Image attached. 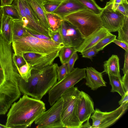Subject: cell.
Here are the masks:
<instances>
[{"label": "cell", "mask_w": 128, "mask_h": 128, "mask_svg": "<svg viewBox=\"0 0 128 128\" xmlns=\"http://www.w3.org/2000/svg\"><path fill=\"white\" fill-rule=\"evenodd\" d=\"M46 110L43 101L24 94L12 105L7 115L5 126L7 128L30 127Z\"/></svg>", "instance_id": "obj_1"}, {"label": "cell", "mask_w": 128, "mask_h": 128, "mask_svg": "<svg viewBox=\"0 0 128 128\" xmlns=\"http://www.w3.org/2000/svg\"><path fill=\"white\" fill-rule=\"evenodd\" d=\"M56 63L52 64L41 70L32 69L27 82L21 77L19 86L24 94L41 100L57 82Z\"/></svg>", "instance_id": "obj_2"}, {"label": "cell", "mask_w": 128, "mask_h": 128, "mask_svg": "<svg viewBox=\"0 0 128 128\" xmlns=\"http://www.w3.org/2000/svg\"><path fill=\"white\" fill-rule=\"evenodd\" d=\"M16 68L0 64V115L5 114L21 95L20 76Z\"/></svg>", "instance_id": "obj_3"}, {"label": "cell", "mask_w": 128, "mask_h": 128, "mask_svg": "<svg viewBox=\"0 0 128 128\" xmlns=\"http://www.w3.org/2000/svg\"><path fill=\"white\" fill-rule=\"evenodd\" d=\"M14 53L23 56L25 53L33 52L48 55L59 53L64 46L52 40H46L39 39L30 34L28 32L25 35L12 42Z\"/></svg>", "instance_id": "obj_4"}, {"label": "cell", "mask_w": 128, "mask_h": 128, "mask_svg": "<svg viewBox=\"0 0 128 128\" xmlns=\"http://www.w3.org/2000/svg\"><path fill=\"white\" fill-rule=\"evenodd\" d=\"M63 19L76 28L84 39L102 26L99 15L86 8L66 15Z\"/></svg>", "instance_id": "obj_5"}, {"label": "cell", "mask_w": 128, "mask_h": 128, "mask_svg": "<svg viewBox=\"0 0 128 128\" xmlns=\"http://www.w3.org/2000/svg\"><path fill=\"white\" fill-rule=\"evenodd\" d=\"M80 91L77 87L73 86L66 90L61 96L63 100L61 121L64 128H81L78 110Z\"/></svg>", "instance_id": "obj_6"}, {"label": "cell", "mask_w": 128, "mask_h": 128, "mask_svg": "<svg viewBox=\"0 0 128 128\" xmlns=\"http://www.w3.org/2000/svg\"><path fill=\"white\" fill-rule=\"evenodd\" d=\"M86 76V68H74L62 79L57 82L48 92L50 105H52L66 90L85 78Z\"/></svg>", "instance_id": "obj_7"}, {"label": "cell", "mask_w": 128, "mask_h": 128, "mask_svg": "<svg viewBox=\"0 0 128 128\" xmlns=\"http://www.w3.org/2000/svg\"><path fill=\"white\" fill-rule=\"evenodd\" d=\"M63 100L61 97L34 121L37 128H64L61 121Z\"/></svg>", "instance_id": "obj_8"}, {"label": "cell", "mask_w": 128, "mask_h": 128, "mask_svg": "<svg viewBox=\"0 0 128 128\" xmlns=\"http://www.w3.org/2000/svg\"><path fill=\"white\" fill-rule=\"evenodd\" d=\"M128 108V102L120 105L116 109L110 112H103L96 108L90 117L92 120L91 128H105L109 127L123 115Z\"/></svg>", "instance_id": "obj_9"}, {"label": "cell", "mask_w": 128, "mask_h": 128, "mask_svg": "<svg viewBox=\"0 0 128 128\" xmlns=\"http://www.w3.org/2000/svg\"><path fill=\"white\" fill-rule=\"evenodd\" d=\"M112 4L109 1L102 8L99 15L102 26L110 32H117L122 24L124 16L117 10L112 8Z\"/></svg>", "instance_id": "obj_10"}, {"label": "cell", "mask_w": 128, "mask_h": 128, "mask_svg": "<svg viewBox=\"0 0 128 128\" xmlns=\"http://www.w3.org/2000/svg\"><path fill=\"white\" fill-rule=\"evenodd\" d=\"M78 118L82 125L84 122L89 120L91 114L94 113V102L88 94L81 91L78 100Z\"/></svg>", "instance_id": "obj_11"}, {"label": "cell", "mask_w": 128, "mask_h": 128, "mask_svg": "<svg viewBox=\"0 0 128 128\" xmlns=\"http://www.w3.org/2000/svg\"><path fill=\"white\" fill-rule=\"evenodd\" d=\"M59 54L56 53L45 55L28 52L24 54L23 56L26 62L31 64L32 69L41 70L52 64Z\"/></svg>", "instance_id": "obj_12"}, {"label": "cell", "mask_w": 128, "mask_h": 128, "mask_svg": "<svg viewBox=\"0 0 128 128\" xmlns=\"http://www.w3.org/2000/svg\"><path fill=\"white\" fill-rule=\"evenodd\" d=\"M112 33L102 26L89 36L84 39L76 52L81 53L92 48L104 38Z\"/></svg>", "instance_id": "obj_13"}, {"label": "cell", "mask_w": 128, "mask_h": 128, "mask_svg": "<svg viewBox=\"0 0 128 128\" xmlns=\"http://www.w3.org/2000/svg\"><path fill=\"white\" fill-rule=\"evenodd\" d=\"M86 68V85L94 90L99 88L106 86V82L103 79L102 72H99L92 67Z\"/></svg>", "instance_id": "obj_14"}, {"label": "cell", "mask_w": 128, "mask_h": 128, "mask_svg": "<svg viewBox=\"0 0 128 128\" xmlns=\"http://www.w3.org/2000/svg\"><path fill=\"white\" fill-rule=\"evenodd\" d=\"M86 8L76 0H64L52 13L63 17L70 14Z\"/></svg>", "instance_id": "obj_15"}, {"label": "cell", "mask_w": 128, "mask_h": 128, "mask_svg": "<svg viewBox=\"0 0 128 128\" xmlns=\"http://www.w3.org/2000/svg\"><path fill=\"white\" fill-rule=\"evenodd\" d=\"M26 0L40 23L48 30L50 38L52 32L46 17V10L44 6V0Z\"/></svg>", "instance_id": "obj_16"}, {"label": "cell", "mask_w": 128, "mask_h": 128, "mask_svg": "<svg viewBox=\"0 0 128 128\" xmlns=\"http://www.w3.org/2000/svg\"><path fill=\"white\" fill-rule=\"evenodd\" d=\"M119 58L116 55H112L104 62L103 73L117 76L121 78L120 72Z\"/></svg>", "instance_id": "obj_17"}, {"label": "cell", "mask_w": 128, "mask_h": 128, "mask_svg": "<svg viewBox=\"0 0 128 128\" xmlns=\"http://www.w3.org/2000/svg\"><path fill=\"white\" fill-rule=\"evenodd\" d=\"M65 21L66 26L67 34L70 46L76 50L80 45L84 39L76 28L68 22Z\"/></svg>", "instance_id": "obj_18"}, {"label": "cell", "mask_w": 128, "mask_h": 128, "mask_svg": "<svg viewBox=\"0 0 128 128\" xmlns=\"http://www.w3.org/2000/svg\"><path fill=\"white\" fill-rule=\"evenodd\" d=\"M13 19L10 17L3 15L0 34L8 43L12 42Z\"/></svg>", "instance_id": "obj_19"}, {"label": "cell", "mask_w": 128, "mask_h": 128, "mask_svg": "<svg viewBox=\"0 0 128 128\" xmlns=\"http://www.w3.org/2000/svg\"><path fill=\"white\" fill-rule=\"evenodd\" d=\"M28 32L21 20H13L12 42L22 37Z\"/></svg>", "instance_id": "obj_20"}, {"label": "cell", "mask_w": 128, "mask_h": 128, "mask_svg": "<svg viewBox=\"0 0 128 128\" xmlns=\"http://www.w3.org/2000/svg\"><path fill=\"white\" fill-rule=\"evenodd\" d=\"M47 20L52 32L58 31L61 26L63 19L60 16L46 11Z\"/></svg>", "instance_id": "obj_21"}, {"label": "cell", "mask_w": 128, "mask_h": 128, "mask_svg": "<svg viewBox=\"0 0 128 128\" xmlns=\"http://www.w3.org/2000/svg\"><path fill=\"white\" fill-rule=\"evenodd\" d=\"M110 83L112 86L110 92H116L122 96L126 93L123 86L121 78L118 77L110 74H108Z\"/></svg>", "instance_id": "obj_22"}, {"label": "cell", "mask_w": 128, "mask_h": 128, "mask_svg": "<svg viewBox=\"0 0 128 128\" xmlns=\"http://www.w3.org/2000/svg\"><path fill=\"white\" fill-rule=\"evenodd\" d=\"M0 6L3 15L10 17L13 20H21L16 5L12 4Z\"/></svg>", "instance_id": "obj_23"}, {"label": "cell", "mask_w": 128, "mask_h": 128, "mask_svg": "<svg viewBox=\"0 0 128 128\" xmlns=\"http://www.w3.org/2000/svg\"><path fill=\"white\" fill-rule=\"evenodd\" d=\"M76 49L72 46H64L60 51L58 57L62 64H67Z\"/></svg>", "instance_id": "obj_24"}, {"label": "cell", "mask_w": 128, "mask_h": 128, "mask_svg": "<svg viewBox=\"0 0 128 128\" xmlns=\"http://www.w3.org/2000/svg\"><path fill=\"white\" fill-rule=\"evenodd\" d=\"M117 32L118 40L128 44V16H124L123 23Z\"/></svg>", "instance_id": "obj_25"}, {"label": "cell", "mask_w": 128, "mask_h": 128, "mask_svg": "<svg viewBox=\"0 0 128 128\" xmlns=\"http://www.w3.org/2000/svg\"><path fill=\"white\" fill-rule=\"evenodd\" d=\"M76 0L97 14L99 15L102 11V8L98 5L94 0Z\"/></svg>", "instance_id": "obj_26"}, {"label": "cell", "mask_w": 128, "mask_h": 128, "mask_svg": "<svg viewBox=\"0 0 128 128\" xmlns=\"http://www.w3.org/2000/svg\"><path fill=\"white\" fill-rule=\"evenodd\" d=\"M116 36L111 34L104 38L93 47L97 52L102 50L109 44L112 42L116 39Z\"/></svg>", "instance_id": "obj_27"}, {"label": "cell", "mask_w": 128, "mask_h": 128, "mask_svg": "<svg viewBox=\"0 0 128 128\" xmlns=\"http://www.w3.org/2000/svg\"><path fill=\"white\" fill-rule=\"evenodd\" d=\"M16 70L22 78L26 82H27L31 75L32 70L31 64L26 62L25 64Z\"/></svg>", "instance_id": "obj_28"}, {"label": "cell", "mask_w": 128, "mask_h": 128, "mask_svg": "<svg viewBox=\"0 0 128 128\" xmlns=\"http://www.w3.org/2000/svg\"><path fill=\"white\" fill-rule=\"evenodd\" d=\"M59 31L64 46H71L67 34L65 22L64 20L62 21L61 26Z\"/></svg>", "instance_id": "obj_29"}, {"label": "cell", "mask_w": 128, "mask_h": 128, "mask_svg": "<svg viewBox=\"0 0 128 128\" xmlns=\"http://www.w3.org/2000/svg\"><path fill=\"white\" fill-rule=\"evenodd\" d=\"M61 2L44 0V6L46 11L52 13L58 6Z\"/></svg>", "instance_id": "obj_30"}, {"label": "cell", "mask_w": 128, "mask_h": 128, "mask_svg": "<svg viewBox=\"0 0 128 128\" xmlns=\"http://www.w3.org/2000/svg\"><path fill=\"white\" fill-rule=\"evenodd\" d=\"M57 79L59 81L64 78L68 73L67 64H64L60 66H58L56 69Z\"/></svg>", "instance_id": "obj_31"}, {"label": "cell", "mask_w": 128, "mask_h": 128, "mask_svg": "<svg viewBox=\"0 0 128 128\" xmlns=\"http://www.w3.org/2000/svg\"><path fill=\"white\" fill-rule=\"evenodd\" d=\"M12 60L16 69L25 64L26 63L23 56L12 54Z\"/></svg>", "instance_id": "obj_32"}, {"label": "cell", "mask_w": 128, "mask_h": 128, "mask_svg": "<svg viewBox=\"0 0 128 128\" xmlns=\"http://www.w3.org/2000/svg\"><path fill=\"white\" fill-rule=\"evenodd\" d=\"M78 58V56L77 52H75L73 53L67 63L68 73L73 70L75 63Z\"/></svg>", "instance_id": "obj_33"}, {"label": "cell", "mask_w": 128, "mask_h": 128, "mask_svg": "<svg viewBox=\"0 0 128 128\" xmlns=\"http://www.w3.org/2000/svg\"><path fill=\"white\" fill-rule=\"evenodd\" d=\"M98 53V52L92 48L81 53V54L82 57L89 58L92 60L93 57Z\"/></svg>", "instance_id": "obj_34"}, {"label": "cell", "mask_w": 128, "mask_h": 128, "mask_svg": "<svg viewBox=\"0 0 128 128\" xmlns=\"http://www.w3.org/2000/svg\"><path fill=\"white\" fill-rule=\"evenodd\" d=\"M116 10L122 14L124 16H128V4L120 3Z\"/></svg>", "instance_id": "obj_35"}, {"label": "cell", "mask_w": 128, "mask_h": 128, "mask_svg": "<svg viewBox=\"0 0 128 128\" xmlns=\"http://www.w3.org/2000/svg\"><path fill=\"white\" fill-rule=\"evenodd\" d=\"M50 38L52 40L56 42L59 44H63L59 31L58 32H52Z\"/></svg>", "instance_id": "obj_36"}, {"label": "cell", "mask_w": 128, "mask_h": 128, "mask_svg": "<svg viewBox=\"0 0 128 128\" xmlns=\"http://www.w3.org/2000/svg\"><path fill=\"white\" fill-rule=\"evenodd\" d=\"M27 31L30 34L33 36L39 39L46 40H52L50 38L42 34L34 32L33 31L28 30Z\"/></svg>", "instance_id": "obj_37"}, {"label": "cell", "mask_w": 128, "mask_h": 128, "mask_svg": "<svg viewBox=\"0 0 128 128\" xmlns=\"http://www.w3.org/2000/svg\"><path fill=\"white\" fill-rule=\"evenodd\" d=\"M121 80L125 92H128V71L121 78Z\"/></svg>", "instance_id": "obj_38"}, {"label": "cell", "mask_w": 128, "mask_h": 128, "mask_svg": "<svg viewBox=\"0 0 128 128\" xmlns=\"http://www.w3.org/2000/svg\"><path fill=\"white\" fill-rule=\"evenodd\" d=\"M112 42L122 48L125 50V51H128V44L116 39Z\"/></svg>", "instance_id": "obj_39"}, {"label": "cell", "mask_w": 128, "mask_h": 128, "mask_svg": "<svg viewBox=\"0 0 128 128\" xmlns=\"http://www.w3.org/2000/svg\"><path fill=\"white\" fill-rule=\"evenodd\" d=\"M121 69L124 74L128 71V51L125 52L124 66Z\"/></svg>", "instance_id": "obj_40"}, {"label": "cell", "mask_w": 128, "mask_h": 128, "mask_svg": "<svg viewBox=\"0 0 128 128\" xmlns=\"http://www.w3.org/2000/svg\"><path fill=\"white\" fill-rule=\"evenodd\" d=\"M122 97L121 99L118 102L119 104L122 105L128 102V92H126L125 94Z\"/></svg>", "instance_id": "obj_41"}, {"label": "cell", "mask_w": 128, "mask_h": 128, "mask_svg": "<svg viewBox=\"0 0 128 128\" xmlns=\"http://www.w3.org/2000/svg\"><path fill=\"white\" fill-rule=\"evenodd\" d=\"M109 2L112 4V9L114 11H116L120 3L121 0H110Z\"/></svg>", "instance_id": "obj_42"}, {"label": "cell", "mask_w": 128, "mask_h": 128, "mask_svg": "<svg viewBox=\"0 0 128 128\" xmlns=\"http://www.w3.org/2000/svg\"><path fill=\"white\" fill-rule=\"evenodd\" d=\"M14 0H1V6L10 5Z\"/></svg>", "instance_id": "obj_43"}, {"label": "cell", "mask_w": 128, "mask_h": 128, "mask_svg": "<svg viewBox=\"0 0 128 128\" xmlns=\"http://www.w3.org/2000/svg\"><path fill=\"white\" fill-rule=\"evenodd\" d=\"M3 16V14L1 7L0 6V30L1 22Z\"/></svg>", "instance_id": "obj_44"}, {"label": "cell", "mask_w": 128, "mask_h": 128, "mask_svg": "<svg viewBox=\"0 0 128 128\" xmlns=\"http://www.w3.org/2000/svg\"><path fill=\"white\" fill-rule=\"evenodd\" d=\"M122 3L128 4V0H121L120 3Z\"/></svg>", "instance_id": "obj_45"}, {"label": "cell", "mask_w": 128, "mask_h": 128, "mask_svg": "<svg viewBox=\"0 0 128 128\" xmlns=\"http://www.w3.org/2000/svg\"><path fill=\"white\" fill-rule=\"evenodd\" d=\"M0 128H7L5 125H4L0 124Z\"/></svg>", "instance_id": "obj_46"}, {"label": "cell", "mask_w": 128, "mask_h": 128, "mask_svg": "<svg viewBox=\"0 0 128 128\" xmlns=\"http://www.w3.org/2000/svg\"><path fill=\"white\" fill-rule=\"evenodd\" d=\"M49 0V1H60L62 2L64 0Z\"/></svg>", "instance_id": "obj_47"}]
</instances>
